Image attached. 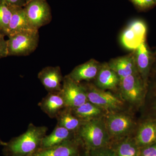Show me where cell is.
<instances>
[{
  "label": "cell",
  "mask_w": 156,
  "mask_h": 156,
  "mask_svg": "<svg viewBox=\"0 0 156 156\" xmlns=\"http://www.w3.org/2000/svg\"><path fill=\"white\" fill-rule=\"evenodd\" d=\"M104 117L83 122L76 133L87 151L111 144Z\"/></svg>",
  "instance_id": "cell-2"
},
{
  "label": "cell",
  "mask_w": 156,
  "mask_h": 156,
  "mask_svg": "<svg viewBox=\"0 0 156 156\" xmlns=\"http://www.w3.org/2000/svg\"><path fill=\"white\" fill-rule=\"evenodd\" d=\"M131 109L108 112L104 117L112 143L128 136H134L138 121Z\"/></svg>",
  "instance_id": "cell-3"
},
{
  "label": "cell",
  "mask_w": 156,
  "mask_h": 156,
  "mask_svg": "<svg viewBox=\"0 0 156 156\" xmlns=\"http://www.w3.org/2000/svg\"><path fill=\"white\" fill-rule=\"evenodd\" d=\"M8 37V56H28L38 46V30L26 31Z\"/></svg>",
  "instance_id": "cell-6"
},
{
  "label": "cell",
  "mask_w": 156,
  "mask_h": 156,
  "mask_svg": "<svg viewBox=\"0 0 156 156\" xmlns=\"http://www.w3.org/2000/svg\"><path fill=\"white\" fill-rule=\"evenodd\" d=\"M73 113L83 122L104 117L107 112L103 109L89 101L75 108H71Z\"/></svg>",
  "instance_id": "cell-21"
},
{
  "label": "cell",
  "mask_w": 156,
  "mask_h": 156,
  "mask_svg": "<svg viewBox=\"0 0 156 156\" xmlns=\"http://www.w3.org/2000/svg\"><path fill=\"white\" fill-rule=\"evenodd\" d=\"M48 128L37 126L30 123L24 133L13 137L3 146L5 156H30L41 148L42 140Z\"/></svg>",
  "instance_id": "cell-1"
},
{
  "label": "cell",
  "mask_w": 156,
  "mask_h": 156,
  "mask_svg": "<svg viewBox=\"0 0 156 156\" xmlns=\"http://www.w3.org/2000/svg\"><path fill=\"white\" fill-rule=\"evenodd\" d=\"M86 156H115L111 146L87 151Z\"/></svg>",
  "instance_id": "cell-25"
},
{
  "label": "cell",
  "mask_w": 156,
  "mask_h": 156,
  "mask_svg": "<svg viewBox=\"0 0 156 156\" xmlns=\"http://www.w3.org/2000/svg\"><path fill=\"white\" fill-rule=\"evenodd\" d=\"M120 79L109 66L108 62L101 63L97 76L92 83L98 88L119 93Z\"/></svg>",
  "instance_id": "cell-14"
},
{
  "label": "cell",
  "mask_w": 156,
  "mask_h": 156,
  "mask_svg": "<svg viewBox=\"0 0 156 156\" xmlns=\"http://www.w3.org/2000/svg\"><path fill=\"white\" fill-rule=\"evenodd\" d=\"M13 7L3 0H0V33L7 36L8 29L12 14Z\"/></svg>",
  "instance_id": "cell-24"
},
{
  "label": "cell",
  "mask_w": 156,
  "mask_h": 156,
  "mask_svg": "<svg viewBox=\"0 0 156 156\" xmlns=\"http://www.w3.org/2000/svg\"><path fill=\"white\" fill-rule=\"evenodd\" d=\"M134 137L140 149L156 142V119L140 118Z\"/></svg>",
  "instance_id": "cell-12"
},
{
  "label": "cell",
  "mask_w": 156,
  "mask_h": 156,
  "mask_svg": "<svg viewBox=\"0 0 156 156\" xmlns=\"http://www.w3.org/2000/svg\"><path fill=\"white\" fill-rule=\"evenodd\" d=\"M147 89L139 73H136L121 80L119 93L131 109L139 111L144 103Z\"/></svg>",
  "instance_id": "cell-5"
},
{
  "label": "cell",
  "mask_w": 156,
  "mask_h": 156,
  "mask_svg": "<svg viewBox=\"0 0 156 156\" xmlns=\"http://www.w3.org/2000/svg\"><path fill=\"white\" fill-rule=\"evenodd\" d=\"M56 119L57 125L76 133L83 122L74 115L72 109L69 107L64 109L57 116Z\"/></svg>",
  "instance_id": "cell-23"
},
{
  "label": "cell",
  "mask_w": 156,
  "mask_h": 156,
  "mask_svg": "<svg viewBox=\"0 0 156 156\" xmlns=\"http://www.w3.org/2000/svg\"><path fill=\"white\" fill-rule=\"evenodd\" d=\"M76 136V133L56 125L53 131L49 135H46L42 140L40 149L48 148L59 145Z\"/></svg>",
  "instance_id": "cell-19"
},
{
  "label": "cell",
  "mask_w": 156,
  "mask_h": 156,
  "mask_svg": "<svg viewBox=\"0 0 156 156\" xmlns=\"http://www.w3.org/2000/svg\"><path fill=\"white\" fill-rule=\"evenodd\" d=\"M3 1L12 7L23 8L27 4L26 0H3Z\"/></svg>",
  "instance_id": "cell-29"
},
{
  "label": "cell",
  "mask_w": 156,
  "mask_h": 156,
  "mask_svg": "<svg viewBox=\"0 0 156 156\" xmlns=\"http://www.w3.org/2000/svg\"><path fill=\"white\" fill-rule=\"evenodd\" d=\"M5 36L0 33V58L8 56V41L5 39Z\"/></svg>",
  "instance_id": "cell-28"
},
{
  "label": "cell",
  "mask_w": 156,
  "mask_h": 156,
  "mask_svg": "<svg viewBox=\"0 0 156 156\" xmlns=\"http://www.w3.org/2000/svg\"><path fill=\"white\" fill-rule=\"evenodd\" d=\"M133 51L138 72L143 80L148 86L154 62L152 50L149 47L146 40L140 45L137 49Z\"/></svg>",
  "instance_id": "cell-11"
},
{
  "label": "cell",
  "mask_w": 156,
  "mask_h": 156,
  "mask_svg": "<svg viewBox=\"0 0 156 156\" xmlns=\"http://www.w3.org/2000/svg\"><path fill=\"white\" fill-rule=\"evenodd\" d=\"M33 30H35L34 29L30 24L23 8L13 7V14L9 23L7 36L23 31Z\"/></svg>",
  "instance_id": "cell-18"
},
{
  "label": "cell",
  "mask_w": 156,
  "mask_h": 156,
  "mask_svg": "<svg viewBox=\"0 0 156 156\" xmlns=\"http://www.w3.org/2000/svg\"><path fill=\"white\" fill-rule=\"evenodd\" d=\"M140 11H146L156 5V0H130Z\"/></svg>",
  "instance_id": "cell-26"
},
{
  "label": "cell",
  "mask_w": 156,
  "mask_h": 156,
  "mask_svg": "<svg viewBox=\"0 0 156 156\" xmlns=\"http://www.w3.org/2000/svg\"><path fill=\"white\" fill-rule=\"evenodd\" d=\"M147 31L145 21L141 19L133 20L122 33L121 44L126 49L134 51L146 41Z\"/></svg>",
  "instance_id": "cell-8"
},
{
  "label": "cell",
  "mask_w": 156,
  "mask_h": 156,
  "mask_svg": "<svg viewBox=\"0 0 156 156\" xmlns=\"http://www.w3.org/2000/svg\"><path fill=\"white\" fill-rule=\"evenodd\" d=\"M5 142H4L1 139V137H0V146H4V145L5 144Z\"/></svg>",
  "instance_id": "cell-32"
},
{
  "label": "cell",
  "mask_w": 156,
  "mask_h": 156,
  "mask_svg": "<svg viewBox=\"0 0 156 156\" xmlns=\"http://www.w3.org/2000/svg\"><path fill=\"white\" fill-rule=\"evenodd\" d=\"M31 0H26V3H27L29 2H30Z\"/></svg>",
  "instance_id": "cell-33"
},
{
  "label": "cell",
  "mask_w": 156,
  "mask_h": 156,
  "mask_svg": "<svg viewBox=\"0 0 156 156\" xmlns=\"http://www.w3.org/2000/svg\"><path fill=\"white\" fill-rule=\"evenodd\" d=\"M87 151L76 136L59 145L40 149L30 156H86Z\"/></svg>",
  "instance_id": "cell-9"
},
{
  "label": "cell",
  "mask_w": 156,
  "mask_h": 156,
  "mask_svg": "<svg viewBox=\"0 0 156 156\" xmlns=\"http://www.w3.org/2000/svg\"><path fill=\"white\" fill-rule=\"evenodd\" d=\"M38 78L48 92L61 91L64 77L59 66L44 68L38 74Z\"/></svg>",
  "instance_id": "cell-13"
},
{
  "label": "cell",
  "mask_w": 156,
  "mask_h": 156,
  "mask_svg": "<svg viewBox=\"0 0 156 156\" xmlns=\"http://www.w3.org/2000/svg\"><path fill=\"white\" fill-rule=\"evenodd\" d=\"M152 51L153 53L154 62L151 71L156 70V48L154 49V51L152 50Z\"/></svg>",
  "instance_id": "cell-31"
},
{
  "label": "cell",
  "mask_w": 156,
  "mask_h": 156,
  "mask_svg": "<svg viewBox=\"0 0 156 156\" xmlns=\"http://www.w3.org/2000/svg\"><path fill=\"white\" fill-rule=\"evenodd\" d=\"M38 105L50 119H56L58 114L67 107L61 91L48 92Z\"/></svg>",
  "instance_id": "cell-16"
},
{
  "label": "cell",
  "mask_w": 156,
  "mask_h": 156,
  "mask_svg": "<svg viewBox=\"0 0 156 156\" xmlns=\"http://www.w3.org/2000/svg\"><path fill=\"white\" fill-rule=\"evenodd\" d=\"M108 64L119 76L120 80L138 73L133 51L128 55L112 58Z\"/></svg>",
  "instance_id": "cell-17"
},
{
  "label": "cell",
  "mask_w": 156,
  "mask_h": 156,
  "mask_svg": "<svg viewBox=\"0 0 156 156\" xmlns=\"http://www.w3.org/2000/svg\"><path fill=\"white\" fill-rule=\"evenodd\" d=\"M156 84V70L151 72L148 84Z\"/></svg>",
  "instance_id": "cell-30"
},
{
  "label": "cell",
  "mask_w": 156,
  "mask_h": 156,
  "mask_svg": "<svg viewBox=\"0 0 156 156\" xmlns=\"http://www.w3.org/2000/svg\"><path fill=\"white\" fill-rule=\"evenodd\" d=\"M140 156H156V141L140 148Z\"/></svg>",
  "instance_id": "cell-27"
},
{
  "label": "cell",
  "mask_w": 156,
  "mask_h": 156,
  "mask_svg": "<svg viewBox=\"0 0 156 156\" xmlns=\"http://www.w3.org/2000/svg\"><path fill=\"white\" fill-rule=\"evenodd\" d=\"M80 83L86 91L88 101L107 112L131 109L119 93L99 89L91 82H83Z\"/></svg>",
  "instance_id": "cell-4"
},
{
  "label": "cell",
  "mask_w": 156,
  "mask_h": 156,
  "mask_svg": "<svg viewBox=\"0 0 156 156\" xmlns=\"http://www.w3.org/2000/svg\"><path fill=\"white\" fill-rule=\"evenodd\" d=\"M115 156H140V148L134 136H128L111 144Z\"/></svg>",
  "instance_id": "cell-20"
},
{
  "label": "cell",
  "mask_w": 156,
  "mask_h": 156,
  "mask_svg": "<svg viewBox=\"0 0 156 156\" xmlns=\"http://www.w3.org/2000/svg\"><path fill=\"white\" fill-rule=\"evenodd\" d=\"M139 111L140 118L156 119V84H148L145 100Z\"/></svg>",
  "instance_id": "cell-22"
},
{
  "label": "cell",
  "mask_w": 156,
  "mask_h": 156,
  "mask_svg": "<svg viewBox=\"0 0 156 156\" xmlns=\"http://www.w3.org/2000/svg\"><path fill=\"white\" fill-rule=\"evenodd\" d=\"M61 92L67 107L76 108L88 101L82 84L73 80L67 75L64 77Z\"/></svg>",
  "instance_id": "cell-10"
},
{
  "label": "cell",
  "mask_w": 156,
  "mask_h": 156,
  "mask_svg": "<svg viewBox=\"0 0 156 156\" xmlns=\"http://www.w3.org/2000/svg\"><path fill=\"white\" fill-rule=\"evenodd\" d=\"M29 22L34 29H39L51 22V9L47 0H31L23 7Z\"/></svg>",
  "instance_id": "cell-7"
},
{
  "label": "cell",
  "mask_w": 156,
  "mask_h": 156,
  "mask_svg": "<svg viewBox=\"0 0 156 156\" xmlns=\"http://www.w3.org/2000/svg\"><path fill=\"white\" fill-rule=\"evenodd\" d=\"M101 64L99 62L92 58L76 66L67 76L76 83L92 82L97 76Z\"/></svg>",
  "instance_id": "cell-15"
}]
</instances>
